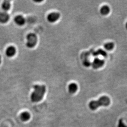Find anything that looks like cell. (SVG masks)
<instances>
[{
	"instance_id": "obj_1",
	"label": "cell",
	"mask_w": 127,
	"mask_h": 127,
	"mask_svg": "<svg viewBox=\"0 0 127 127\" xmlns=\"http://www.w3.org/2000/svg\"><path fill=\"white\" fill-rule=\"evenodd\" d=\"M34 91L31 94V100L32 102H40L43 99L46 91L44 85H35L33 86Z\"/></svg>"
},
{
	"instance_id": "obj_2",
	"label": "cell",
	"mask_w": 127,
	"mask_h": 127,
	"mask_svg": "<svg viewBox=\"0 0 127 127\" xmlns=\"http://www.w3.org/2000/svg\"><path fill=\"white\" fill-rule=\"evenodd\" d=\"M110 104V99L107 96H102L97 100L91 101L89 103V107L91 110H95L100 107H107Z\"/></svg>"
},
{
	"instance_id": "obj_3",
	"label": "cell",
	"mask_w": 127,
	"mask_h": 127,
	"mask_svg": "<svg viewBox=\"0 0 127 127\" xmlns=\"http://www.w3.org/2000/svg\"><path fill=\"white\" fill-rule=\"evenodd\" d=\"M27 47L29 48H33L36 45L37 42V37L35 34L30 33L27 36Z\"/></svg>"
},
{
	"instance_id": "obj_4",
	"label": "cell",
	"mask_w": 127,
	"mask_h": 127,
	"mask_svg": "<svg viewBox=\"0 0 127 127\" xmlns=\"http://www.w3.org/2000/svg\"><path fill=\"white\" fill-rule=\"evenodd\" d=\"M104 64V60L96 58L94 59L91 63V65L94 69H97L102 67Z\"/></svg>"
},
{
	"instance_id": "obj_5",
	"label": "cell",
	"mask_w": 127,
	"mask_h": 127,
	"mask_svg": "<svg viewBox=\"0 0 127 127\" xmlns=\"http://www.w3.org/2000/svg\"><path fill=\"white\" fill-rule=\"evenodd\" d=\"M60 17V14L58 12H53L49 14L47 19L50 23H54L59 20Z\"/></svg>"
},
{
	"instance_id": "obj_6",
	"label": "cell",
	"mask_w": 127,
	"mask_h": 127,
	"mask_svg": "<svg viewBox=\"0 0 127 127\" xmlns=\"http://www.w3.org/2000/svg\"><path fill=\"white\" fill-rule=\"evenodd\" d=\"M10 16L7 12L0 10V22L5 24L8 21Z\"/></svg>"
},
{
	"instance_id": "obj_7",
	"label": "cell",
	"mask_w": 127,
	"mask_h": 127,
	"mask_svg": "<svg viewBox=\"0 0 127 127\" xmlns=\"http://www.w3.org/2000/svg\"><path fill=\"white\" fill-rule=\"evenodd\" d=\"M16 53V49L14 47L10 46L6 50V54L9 57H13Z\"/></svg>"
},
{
	"instance_id": "obj_8",
	"label": "cell",
	"mask_w": 127,
	"mask_h": 127,
	"mask_svg": "<svg viewBox=\"0 0 127 127\" xmlns=\"http://www.w3.org/2000/svg\"><path fill=\"white\" fill-rule=\"evenodd\" d=\"M14 22L16 24L19 26H22L25 24V20L22 15H18L14 18Z\"/></svg>"
},
{
	"instance_id": "obj_9",
	"label": "cell",
	"mask_w": 127,
	"mask_h": 127,
	"mask_svg": "<svg viewBox=\"0 0 127 127\" xmlns=\"http://www.w3.org/2000/svg\"><path fill=\"white\" fill-rule=\"evenodd\" d=\"M68 91L71 94H74L78 90V86L76 83H72L68 86Z\"/></svg>"
},
{
	"instance_id": "obj_10",
	"label": "cell",
	"mask_w": 127,
	"mask_h": 127,
	"mask_svg": "<svg viewBox=\"0 0 127 127\" xmlns=\"http://www.w3.org/2000/svg\"><path fill=\"white\" fill-rule=\"evenodd\" d=\"M110 11V9L109 6L107 5H103L101 7L100 9V12L101 14H102V15H106L109 13Z\"/></svg>"
},
{
	"instance_id": "obj_11",
	"label": "cell",
	"mask_w": 127,
	"mask_h": 127,
	"mask_svg": "<svg viewBox=\"0 0 127 127\" xmlns=\"http://www.w3.org/2000/svg\"><path fill=\"white\" fill-rule=\"evenodd\" d=\"M10 7H11V5H10V2L8 0H5L2 2V10L5 12H6L10 10Z\"/></svg>"
},
{
	"instance_id": "obj_12",
	"label": "cell",
	"mask_w": 127,
	"mask_h": 127,
	"mask_svg": "<svg viewBox=\"0 0 127 127\" xmlns=\"http://www.w3.org/2000/svg\"><path fill=\"white\" fill-rule=\"evenodd\" d=\"M30 117H31L30 114L28 112H24L21 114V119L23 121H27L30 119Z\"/></svg>"
},
{
	"instance_id": "obj_13",
	"label": "cell",
	"mask_w": 127,
	"mask_h": 127,
	"mask_svg": "<svg viewBox=\"0 0 127 127\" xmlns=\"http://www.w3.org/2000/svg\"><path fill=\"white\" fill-rule=\"evenodd\" d=\"M104 48L106 50L108 51L112 50L114 47V44L112 42H107L104 44Z\"/></svg>"
},
{
	"instance_id": "obj_14",
	"label": "cell",
	"mask_w": 127,
	"mask_h": 127,
	"mask_svg": "<svg viewBox=\"0 0 127 127\" xmlns=\"http://www.w3.org/2000/svg\"><path fill=\"white\" fill-rule=\"evenodd\" d=\"M94 55L95 56L100 55L102 56L103 57H106L107 56V53L104 50L102 49H99L98 50L96 51L94 53Z\"/></svg>"
},
{
	"instance_id": "obj_15",
	"label": "cell",
	"mask_w": 127,
	"mask_h": 127,
	"mask_svg": "<svg viewBox=\"0 0 127 127\" xmlns=\"http://www.w3.org/2000/svg\"><path fill=\"white\" fill-rule=\"evenodd\" d=\"M117 127H127V125L124 123L122 119H120L119 121Z\"/></svg>"
},
{
	"instance_id": "obj_16",
	"label": "cell",
	"mask_w": 127,
	"mask_h": 127,
	"mask_svg": "<svg viewBox=\"0 0 127 127\" xmlns=\"http://www.w3.org/2000/svg\"><path fill=\"white\" fill-rule=\"evenodd\" d=\"M84 65L85 66H87V67L88 66H89V65L91 64L89 61H84Z\"/></svg>"
},
{
	"instance_id": "obj_17",
	"label": "cell",
	"mask_w": 127,
	"mask_h": 127,
	"mask_svg": "<svg viewBox=\"0 0 127 127\" xmlns=\"http://www.w3.org/2000/svg\"><path fill=\"white\" fill-rule=\"evenodd\" d=\"M1 56L0 55V64L1 63Z\"/></svg>"
},
{
	"instance_id": "obj_18",
	"label": "cell",
	"mask_w": 127,
	"mask_h": 127,
	"mask_svg": "<svg viewBox=\"0 0 127 127\" xmlns=\"http://www.w3.org/2000/svg\"><path fill=\"white\" fill-rule=\"evenodd\" d=\"M126 29H127V22H126Z\"/></svg>"
}]
</instances>
